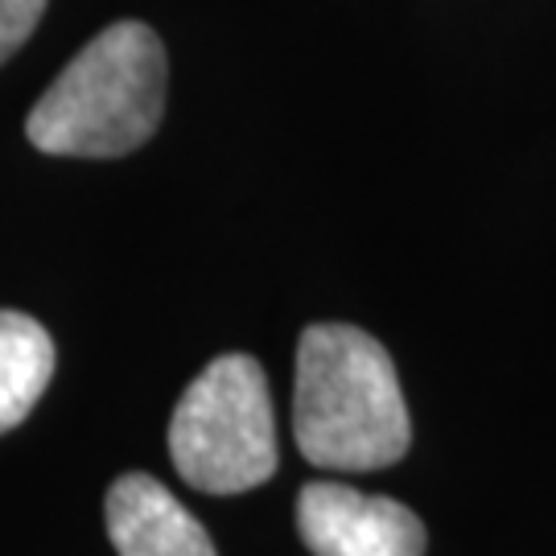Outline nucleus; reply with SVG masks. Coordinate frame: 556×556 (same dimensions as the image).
I'll return each instance as SVG.
<instances>
[{"label":"nucleus","mask_w":556,"mask_h":556,"mask_svg":"<svg viewBox=\"0 0 556 556\" xmlns=\"http://www.w3.org/2000/svg\"><path fill=\"white\" fill-rule=\"evenodd\" d=\"M298 450L321 470H383L408 454V408L392 355L358 326H309L298 342Z\"/></svg>","instance_id":"obj_1"},{"label":"nucleus","mask_w":556,"mask_h":556,"mask_svg":"<svg viewBox=\"0 0 556 556\" xmlns=\"http://www.w3.org/2000/svg\"><path fill=\"white\" fill-rule=\"evenodd\" d=\"M165 46L144 21H119L83 46L25 119V137L54 157H124L157 132Z\"/></svg>","instance_id":"obj_2"},{"label":"nucleus","mask_w":556,"mask_h":556,"mask_svg":"<svg viewBox=\"0 0 556 556\" xmlns=\"http://www.w3.org/2000/svg\"><path fill=\"white\" fill-rule=\"evenodd\" d=\"M169 457L202 495H243L277 470L268 379L252 355H219L181 392L169 420Z\"/></svg>","instance_id":"obj_3"},{"label":"nucleus","mask_w":556,"mask_h":556,"mask_svg":"<svg viewBox=\"0 0 556 556\" xmlns=\"http://www.w3.org/2000/svg\"><path fill=\"white\" fill-rule=\"evenodd\" d=\"M298 528L314 556H425V523L404 503L342 482L301 486Z\"/></svg>","instance_id":"obj_4"},{"label":"nucleus","mask_w":556,"mask_h":556,"mask_svg":"<svg viewBox=\"0 0 556 556\" xmlns=\"http://www.w3.org/2000/svg\"><path fill=\"white\" fill-rule=\"evenodd\" d=\"M103 511H108V536L119 556H219L206 528L157 478H116Z\"/></svg>","instance_id":"obj_5"},{"label":"nucleus","mask_w":556,"mask_h":556,"mask_svg":"<svg viewBox=\"0 0 556 556\" xmlns=\"http://www.w3.org/2000/svg\"><path fill=\"white\" fill-rule=\"evenodd\" d=\"M54 379V338L17 309H0V433L17 429Z\"/></svg>","instance_id":"obj_6"},{"label":"nucleus","mask_w":556,"mask_h":556,"mask_svg":"<svg viewBox=\"0 0 556 556\" xmlns=\"http://www.w3.org/2000/svg\"><path fill=\"white\" fill-rule=\"evenodd\" d=\"M41 13H46V0H0V66L29 41Z\"/></svg>","instance_id":"obj_7"}]
</instances>
